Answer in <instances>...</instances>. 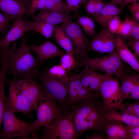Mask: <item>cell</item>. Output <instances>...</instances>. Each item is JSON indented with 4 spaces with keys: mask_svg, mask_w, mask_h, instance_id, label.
Listing matches in <instances>:
<instances>
[{
    "mask_svg": "<svg viewBox=\"0 0 139 139\" xmlns=\"http://www.w3.org/2000/svg\"><path fill=\"white\" fill-rule=\"evenodd\" d=\"M128 6L130 11L136 20H139V3L138 2L131 3Z\"/></svg>",
    "mask_w": 139,
    "mask_h": 139,
    "instance_id": "obj_38",
    "label": "cell"
},
{
    "mask_svg": "<svg viewBox=\"0 0 139 139\" xmlns=\"http://www.w3.org/2000/svg\"><path fill=\"white\" fill-rule=\"evenodd\" d=\"M44 96V99L39 102L36 110L37 117L33 123L37 132L40 130L42 127H46L49 126L58 115L63 111L57 104L54 99Z\"/></svg>",
    "mask_w": 139,
    "mask_h": 139,
    "instance_id": "obj_6",
    "label": "cell"
},
{
    "mask_svg": "<svg viewBox=\"0 0 139 139\" xmlns=\"http://www.w3.org/2000/svg\"><path fill=\"white\" fill-rule=\"evenodd\" d=\"M66 4L74 14H79L78 10L81 7L85 4L88 0H65Z\"/></svg>",
    "mask_w": 139,
    "mask_h": 139,
    "instance_id": "obj_35",
    "label": "cell"
},
{
    "mask_svg": "<svg viewBox=\"0 0 139 139\" xmlns=\"http://www.w3.org/2000/svg\"><path fill=\"white\" fill-rule=\"evenodd\" d=\"M22 17L17 18L5 37L2 40L0 38V51L8 50L11 42L21 38L26 32L32 31Z\"/></svg>",
    "mask_w": 139,
    "mask_h": 139,
    "instance_id": "obj_14",
    "label": "cell"
},
{
    "mask_svg": "<svg viewBox=\"0 0 139 139\" xmlns=\"http://www.w3.org/2000/svg\"><path fill=\"white\" fill-rule=\"evenodd\" d=\"M78 15L79 14H76L71 15L45 8L41 10L33 18L35 21L45 22L54 25L67 21H71L77 18Z\"/></svg>",
    "mask_w": 139,
    "mask_h": 139,
    "instance_id": "obj_16",
    "label": "cell"
},
{
    "mask_svg": "<svg viewBox=\"0 0 139 139\" xmlns=\"http://www.w3.org/2000/svg\"><path fill=\"white\" fill-rule=\"evenodd\" d=\"M107 3L101 0H96L95 13L93 16H95L100 13Z\"/></svg>",
    "mask_w": 139,
    "mask_h": 139,
    "instance_id": "obj_42",
    "label": "cell"
},
{
    "mask_svg": "<svg viewBox=\"0 0 139 139\" xmlns=\"http://www.w3.org/2000/svg\"><path fill=\"white\" fill-rule=\"evenodd\" d=\"M87 139H107V135L103 133L100 132H95L90 136L87 135L85 137Z\"/></svg>",
    "mask_w": 139,
    "mask_h": 139,
    "instance_id": "obj_43",
    "label": "cell"
},
{
    "mask_svg": "<svg viewBox=\"0 0 139 139\" xmlns=\"http://www.w3.org/2000/svg\"><path fill=\"white\" fill-rule=\"evenodd\" d=\"M96 0H88L85 4V8L88 14L93 16L95 13Z\"/></svg>",
    "mask_w": 139,
    "mask_h": 139,
    "instance_id": "obj_41",
    "label": "cell"
},
{
    "mask_svg": "<svg viewBox=\"0 0 139 139\" xmlns=\"http://www.w3.org/2000/svg\"><path fill=\"white\" fill-rule=\"evenodd\" d=\"M128 45L133 50L136 57H138L139 56V39L130 38Z\"/></svg>",
    "mask_w": 139,
    "mask_h": 139,
    "instance_id": "obj_39",
    "label": "cell"
},
{
    "mask_svg": "<svg viewBox=\"0 0 139 139\" xmlns=\"http://www.w3.org/2000/svg\"><path fill=\"white\" fill-rule=\"evenodd\" d=\"M131 38L139 39V24L138 22L133 21L129 36Z\"/></svg>",
    "mask_w": 139,
    "mask_h": 139,
    "instance_id": "obj_40",
    "label": "cell"
},
{
    "mask_svg": "<svg viewBox=\"0 0 139 139\" xmlns=\"http://www.w3.org/2000/svg\"><path fill=\"white\" fill-rule=\"evenodd\" d=\"M139 0H124L123 3L122 7L123 8L125 5L128 3L137 2Z\"/></svg>",
    "mask_w": 139,
    "mask_h": 139,
    "instance_id": "obj_46",
    "label": "cell"
},
{
    "mask_svg": "<svg viewBox=\"0 0 139 139\" xmlns=\"http://www.w3.org/2000/svg\"><path fill=\"white\" fill-rule=\"evenodd\" d=\"M29 33L21 37L19 47L9 49L6 52L5 70L6 73L11 74L13 79L28 78L36 80L40 74L38 68L42 63L31 52L27 40Z\"/></svg>",
    "mask_w": 139,
    "mask_h": 139,
    "instance_id": "obj_1",
    "label": "cell"
},
{
    "mask_svg": "<svg viewBox=\"0 0 139 139\" xmlns=\"http://www.w3.org/2000/svg\"><path fill=\"white\" fill-rule=\"evenodd\" d=\"M0 10L12 21L26 15L27 8L21 0H0Z\"/></svg>",
    "mask_w": 139,
    "mask_h": 139,
    "instance_id": "obj_20",
    "label": "cell"
},
{
    "mask_svg": "<svg viewBox=\"0 0 139 139\" xmlns=\"http://www.w3.org/2000/svg\"><path fill=\"white\" fill-rule=\"evenodd\" d=\"M123 8L118 7L110 3H108L101 12L95 16L93 21L101 26L107 27L110 21L114 17L121 13Z\"/></svg>",
    "mask_w": 139,
    "mask_h": 139,
    "instance_id": "obj_22",
    "label": "cell"
},
{
    "mask_svg": "<svg viewBox=\"0 0 139 139\" xmlns=\"http://www.w3.org/2000/svg\"><path fill=\"white\" fill-rule=\"evenodd\" d=\"M49 126L45 127L41 139H75L77 135L68 111H62Z\"/></svg>",
    "mask_w": 139,
    "mask_h": 139,
    "instance_id": "obj_3",
    "label": "cell"
},
{
    "mask_svg": "<svg viewBox=\"0 0 139 139\" xmlns=\"http://www.w3.org/2000/svg\"><path fill=\"white\" fill-rule=\"evenodd\" d=\"M6 73L4 69H0V134L1 133V126L2 121L5 104L7 98L5 94L4 90Z\"/></svg>",
    "mask_w": 139,
    "mask_h": 139,
    "instance_id": "obj_28",
    "label": "cell"
},
{
    "mask_svg": "<svg viewBox=\"0 0 139 139\" xmlns=\"http://www.w3.org/2000/svg\"><path fill=\"white\" fill-rule=\"evenodd\" d=\"M124 0H111L110 3L115 5H120L122 7Z\"/></svg>",
    "mask_w": 139,
    "mask_h": 139,
    "instance_id": "obj_44",
    "label": "cell"
},
{
    "mask_svg": "<svg viewBox=\"0 0 139 139\" xmlns=\"http://www.w3.org/2000/svg\"><path fill=\"white\" fill-rule=\"evenodd\" d=\"M120 86L118 79L110 76L106 78L100 85L99 91L103 101V107L106 111L120 109L123 100Z\"/></svg>",
    "mask_w": 139,
    "mask_h": 139,
    "instance_id": "obj_5",
    "label": "cell"
},
{
    "mask_svg": "<svg viewBox=\"0 0 139 139\" xmlns=\"http://www.w3.org/2000/svg\"><path fill=\"white\" fill-rule=\"evenodd\" d=\"M47 0H31L29 7L27 8L26 15L32 18L34 14L37 10L46 8Z\"/></svg>",
    "mask_w": 139,
    "mask_h": 139,
    "instance_id": "obj_31",
    "label": "cell"
},
{
    "mask_svg": "<svg viewBox=\"0 0 139 139\" xmlns=\"http://www.w3.org/2000/svg\"><path fill=\"white\" fill-rule=\"evenodd\" d=\"M77 23L80 25L85 33L93 37L96 34L94 21L88 17L78 15L77 17Z\"/></svg>",
    "mask_w": 139,
    "mask_h": 139,
    "instance_id": "obj_27",
    "label": "cell"
},
{
    "mask_svg": "<svg viewBox=\"0 0 139 139\" xmlns=\"http://www.w3.org/2000/svg\"><path fill=\"white\" fill-rule=\"evenodd\" d=\"M105 118L108 123H116L135 126H139V119L136 117L116 109L106 111Z\"/></svg>",
    "mask_w": 139,
    "mask_h": 139,
    "instance_id": "obj_21",
    "label": "cell"
},
{
    "mask_svg": "<svg viewBox=\"0 0 139 139\" xmlns=\"http://www.w3.org/2000/svg\"><path fill=\"white\" fill-rule=\"evenodd\" d=\"M11 21H12L8 17L0 13V32L2 35L1 40L5 37L11 27Z\"/></svg>",
    "mask_w": 139,
    "mask_h": 139,
    "instance_id": "obj_34",
    "label": "cell"
},
{
    "mask_svg": "<svg viewBox=\"0 0 139 139\" xmlns=\"http://www.w3.org/2000/svg\"><path fill=\"white\" fill-rule=\"evenodd\" d=\"M106 111L100 105L92 111L83 122L84 128L86 130H92L104 132V128L107 121L105 118Z\"/></svg>",
    "mask_w": 139,
    "mask_h": 139,
    "instance_id": "obj_15",
    "label": "cell"
},
{
    "mask_svg": "<svg viewBox=\"0 0 139 139\" xmlns=\"http://www.w3.org/2000/svg\"><path fill=\"white\" fill-rule=\"evenodd\" d=\"M22 19L32 31L39 33L47 38L53 36L55 27L54 25L45 22L31 21L25 16Z\"/></svg>",
    "mask_w": 139,
    "mask_h": 139,
    "instance_id": "obj_24",
    "label": "cell"
},
{
    "mask_svg": "<svg viewBox=\"0 0 139 139\" xmlns=\"http://www.w3.org/2000/svg\"><path fill=\"white\" fill-rule=\"evenodd\" d=\"M1 60L0 58V63H1Z\"/></svg>",
    "mask_w": 139,
    "mask_h": 139,
    "instance_id": "obj_47",
    "label": "cell"
},
{
    "mask_svg": "<svg viewBox=\"0 0 139 139\" xmlns=\"http://www.w3.org/2000/svg\"><path fill=\"white\" fill-rule=\"evenodd\" d=\"M5 81L11 83L23 96L33 104L36 110L39 102L44 98L41 85L35 80L23 78L11 80L6 78Z\"/></svg>",
    "mask_w": 139,
    "mask_h": 139,
    "instance_id": "obj_9",
    "label": "cell"
},
{
    "mask_svg": "<svg viewBox=\"0 0 139 139\" xmlns=\"http://www.w3.org/2000/svg\"><path fill=\"white\" fill-rule=\"evenodd\" d=\"M84 68L85 71L81 79L82 85L91 91H99L102 82L110 76L101 74L87 66H85Z\"/></svg>",
    "mask_w": 139,
    "mask_h": 139,
    "instance_id": "obj_17",
    "label": "cell"
},
{
    "mask_svg": "<svg viewBox=\"0 0 139 139\" xmlns=\"http://www.w3.org/2000/svg\"><path fill=\"white\" fill-rule=\"evenodd\" d=\"M9 93L5 102L4 109L15 113L19 112L29 118L33 117L32 112L36 108L34 105L23 96L9 82Z\"/></svg>",
    "mask_w": 139,
    "mask_h": 139,
    "instance_id": "obj_10",
    "label": "cell"
},
{
    "mask_svg": "<svg viewBox=\"0 0 139 139\" xmlns=\"http://www.w3.org/2000/svg\"><path fill=\"white\" fill-rule=\"evenodd\" d=\"M29 47L31 51L34 52L37 54L38 60L42 64L46 60L60 57L65 54L49 40L38 46L32 44Z\"/></svg>",
    "mask_w": 139,
    "mask_h": 139,
    "instance_id": "obj_18",
    "label": "cell"
},
{
    "mask_svg": "<svg viewBox=\"0 0 139 139\" xmlns=\"http://www.w3.org/2000/svg\"><path fill=\"white\" fill-rule=\"evenodd\" d=\"M126 113L134 116L139 119V102L131 104L122 103L120 109Z\"/></svg>",
    "mask_w": 139,
    "mask_h": 139,
    "instance_id": "obj_32",
    "label": "cell"
},
{
    "mask_svg": "<svg viewBox=\"0 0 139 139\" xmlns=\"http://www.w3.org/2000/svg\"><path fill=\"white\" fill-rule=\"evenodd\" d=\"M42 83V92L45 96L54 99L58 102L63 111H67L68 104L67 92L65 85L60 81L47 74L40 73L38 79Z\"/></svg>",
    "mask_w": 139,
    "mask_h": 139,
    "instance_id": "obj_4",
    "label": "cell"
},
{
    "mask_svg": "<svg viewBox=\"0 0 139 139\" xmlns=\"http://www.w3.org/2000/svg\"><path fill=\"white\" fill-rule=\"evenodd\" d=\"M115 47L120 59L139 73V63L137 57L128 48L121 37L118 35H115Z\"/></svg>",
    "mask_w": 139,
    "mask_h": 139,
    "instance_id": "obj_19",
    "label": "cell"
},
{
    "mask_svg": "<svg viewBox=\"0 0 139 139\" xmlns=\"http://www.w3.org/2000/svg\"><path fill=\"white\" fill-rule=\"evenodd\" d=\"M119 78L121 82L120 92L123 100L128 99L139 100V75L128 74L125 71Z\"/></svg>",
    "mask_w": 139,
    "mask_h": 139,
    "instance_id": "obj_13",
    "label": "cell"
},
{
    "mask_svg": "<svg viewBox=\"0 0 139 139\" xmlns=\"http://www.w3.org/2000/svg\"><path fill=\"white\" fill-rule=\"evenodd\" d=\"M127 130V139H139V126H135L126 125Z\"/></svg>",
    "mask_w": 139,
    "mask_h": 139,
    "instance_id": "obj_37",
    "label": "cell"
},
{
    "mask_svg": "<svg viewBox=\"0 0 139 139\" xmlns=\"http://www.w3.org/2000/svg\"><path fill=\"white\" fill-rule=\"evenodd\" d=\"M2 121L3 129L0 134V138L9 139L16 137L26 138L30 134L36 135V128L33 123L21 120L14 113L4 109Z\"/></svg>",
    "mask_w": 139,
    "mask_h": 139,
    "instance_id": "obj_2",
    "label": "cell"
},
{
    "mask_svg": "<svg viewBox=\"0 0 139 139\" xmlns=\"http://www.w3.org/2000/svg\"><path fill=\"white\" fill-rule=\"evenodd\" d=\"M25 7L27 8L29 6L31 0H21Z\"/></svg>",
    "mask_w": 139,
    "mask_h": 139,
    "instance_id": "obj_45",
    "label": "cell"
},
{
    "mask_svg": "<svg viewBox=\"0 0 139 139\" xmlns=\"http://www.w3.org/2000/svg\"><path fill=\"white\" fill-rule=\"evenodd\" d=\"M108 139H127V130L126 125L107 122L104 128Z\"/></svg>",
    "mask_w": 139,
    "mask_h": 139,
    "instance_id": "obj_23",
    "label": "cell"
},
{
    "mask_svg": "<svg viewBox=\"0 0 139 139\" xmlns=\"http://www.w3.org/2000/svg\"><path fill=\"white\" fill-rule=\"evenodd\" d=\"M45 72L48 75L60 81L66 86L68 81L69 77L66 71L60 64L48 68Z\"/></svg>",
    "mask_w": 139,
    "mask_h": 139,
    "instance_id": "obj_26",
    "label": "cell"
},
{
    "mask_svg": "<svg viewBox=\"0 0 139 139\" xmlns=\"http://www.w3.org/2000/svg\"><path fill=\"white\" fill-rule=\"evenodd\" d=\"M63 0H47L46 8L58 12L66 13L70 11Z\"/></svg>",
    "mask_w": 139,
    "mask_h": 139,
    "instance_id": "obj_29",
    "label": "cell"
},
{
    "mask_svg": "<svg viewBox=\"0 0 139 139\" xmlns=\"http://www.w3.org/2000/svg\"><path fill=\"white\" fill-rule=\"evenodd\" d=\"M122 23L119 16H116L110 21L107 27L111 32L115 34H117Z\"/></svg>",
    "mask_w": 139,
    "mask_h": 139,
    "instance_id": "obj_36",
    "label": "cell"
},
{
    "mask_svg": "<svg viewBox=\"0 0 139 139\" xmlns=\"http://www.w3.org/2000/svg\"><path fill=\"white\" fill-rule=\"evenodd\" d=\"M85 71L78 74L69 77L66 85L68 95V102L70 105L90 100H96L99 97L84 88L82 84L81 79Z\"/></svg>",
    "mask_w": 139,
    "mask_h": 139,
    "instance_id": "obj_7",
    "label": "cell"
},
{
    "mask_svg": "<svg viewBox=\"0 0 139 139\" xmlns=\"http://www.w3.org/2000/svg\"><path fill=\"white\" fill-rule=\"evenodd\" d=\"M60 65L66 71H70L79 66L78 63L76 61L73 55L64 54L60 57Z\"/></svg>",
    "mask_w": 139,
    "mask_h": 139,
    "instance_id": "obj_30",
    "label": "cell"
},
{
    "mask_svg": "<svg viewBox=\"0 0 139 139\" xmlns=\"http://www.w3.org/2000/svg\"><path fill=\"white\" fill-rule=\"evenodd\" d=\"M133 21L128 18H125L122 23L117 34L121 37H129Z\"/></svg>",
    "mask_w": 139,
    "mask_h": 139,
    "instance_id": "obj_33",
    "label": "cell"
},
{
    "mask_svg": "<svg viewBox=\"0 0 139 139\" xmlns=\"http://www.w3.org/2000/svg\"><path fill=\"white\" fill-rule=\"evenodd\" d=\"M70 40L78 60L87 55L90 41L82 31L79 24L71 21L62 23L61 26Z\"/></svg>",
    "mask_w": 139,
    "mask_h": 139,
    "instance_id": "obj_8",
    "label": "cell"
},
{
    "mask_svg": "<svg viewBox=\"0 0 139 139\" xmlns=\"http://www.w3.org/2000/svg\"><path fill=\"white\" fill-rule=\"evenodd\" d=\"M77 61L79 66H87L104 72L105 74L112 76L115 75L119 78L123 72L118 70L114 65L110 54L106 56L92 58H89L86 55L79 59Z\"/></svg>",
    "mask_w": 139,
    "mask_h": 139,
    "instance_id": "obj_11",
    "label": "cell"
},
{
    "mask_svg": "<svg viewBox=\"0 0 139 139\" xmlns=\"http://www.w3.org/2000/svg\"><path fill=\"white\" fill-rule=\"evenodd\" d=\"M115 34L111 32L107 27H103L100 32L90 41L87 52L94 51L101 53L116 51L115 47Z\"/></svg>",
    "mask_w": 139,
    "mask_h": 139,
    "instance_id": "obj_12",
    "label": "cell"
},
{
    "mask_svg": "<svg viewBox=\"0 0 139 139\" xmlns=\"http://www.w3.org/2000/svg\"><path fill=\"white\" fill-rule=\"evenodd\" d=\"M54 36L57 42L67 53L76 55L75 50L70 38L61 26L56 25L54 27Z\"/></svg>",
    "mask_w": 139,
    "mask_h": 139,
    "instance_id": "obj_25",
    "label": "cell"
}]
</instances>
